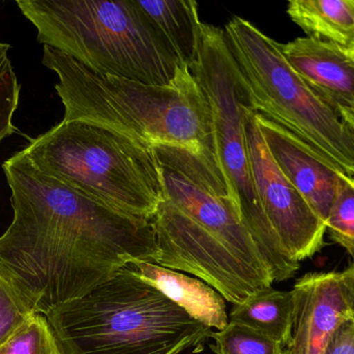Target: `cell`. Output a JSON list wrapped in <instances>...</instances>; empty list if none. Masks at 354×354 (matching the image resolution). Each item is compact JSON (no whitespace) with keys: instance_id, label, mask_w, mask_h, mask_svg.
Masks as SVG:
<instances>
[{"instance_id":"12","label":"cell","mask_w":354,"mask_h":354,"mask_svg":"<svg viewBox=\"0 0 354 354\" xmlns=\"http://www.w3.org/2000/svg\"><path fill=\"white\" fill-rule=\"evenodd\" d=\"M278 46L289 64L326 105L337 114L340 109H354L353 53L309 37Z\"/></svg>"},{"instance_id":"14","label":"cell","mask_w":354,"mask_h":354,"mask_svg":"<svg viewBox=\"0 0 354 354\" xmlns=\"http://www.w3.org/2000/svg\"><path fill=\"white\" fill-rule=\"evenodd\" d=\"M287 14L307 37L354 53V0H291Z\"/></svg>"},{"instance_id":"21","label":"cell","mask_w":354,"mask_h":354,"mask_svg":"<svg viewBox=\"0 0 354 354\" xmlns=\"http://www.w3.org/2000/svg\"><path fill=\"white\" fill-rule=\"evenodd\" d=\"M29 314L31 312L0 278V346L10 338Z\"/></svg>"},{"instance_id":"6","label":"cell","mask_w":354,"mask_h":354,"mask_svg":"<svg viewBox=\"0 0 354 354\" xmlns=\"http://www.w3.org/2000/svg\"><path fill=\"white\" fill-rule=\"evenodd\" d=\"M191 71L212 109L216 161L231 201L259 247L274 282L289 280L299 269V262L291 259L283 249L254 187L245 132V112L254 107L227 46L224 29L202 23L199 54Z\"/></svg>"},{"instance_id":"19","label":"cell","mask_w":354,"mask_h":354,"mask_svg":"<svg viewBox=\"0 0 354 354\" xmlns=\"http://www.w3.org/2000/svg\"><path fill=\"white\" fill-rule=\"evenodd\" d=\"M326 227L330 238L354 260V177H343Z\"/></svg>"},{"instance_id":"23","label":"cell","mask_w":354,"mask_h":354,"mask_svg":"<svg viewBox=\"0 0 354 354\" xmlns=\"http://www.w3.org/2000/svg\"><path fill=\"white\" fill-rule=\"evenodd\" d=\"M339 278L343 297L354 319V262L345 272L339 274Z\"/></svg>"},{"instance_id":"1","label":"cell","mask_w":354,"mask_h":354,"mask_svg":"<svg viewBox=\"0 0 354 354\" xmlns=\"http://www.w3.org/2000/svg\"><path fill=\"white\" fill-rule=\"evenodd\" d=\"M2 168L14 216L0 236V278L31 313L48 315L133 262L158 263L151 220L45 176L21 151Z\"/></svg>"},{"instance_id":"9","label":"cell","mask_w":354,"mask_h":354,"mask_svg":"<svg viewBox=\"0 0 354 354\" xmlns=\"http://www.w3.org/2000/svg\"><path fill=\"white\" fill-rule=\"evenodd\" d=\"M255 114L251 108L245 116L254 187L262 211L283 249L291 259L301 262L322 249L326 227L274 161Z\"/></svg>"},{"instance_id":"20","label":"cell","mask_w":354,"mask_h":354,"mask_svg":"<svg viewBox=\"0 0 354 354\" xmlns=\"http://www.w3.org/2000/svg\"><path fill=\"white\" fill-rule=\"evenodd\" d=\"M10 49L8 44L0 42V143L17 132L12 116L18 108L21 85L8 56Z\"/></svg>"},{"instance_id":"24","label":"cell","mask_w":354,"mask_h":354,"mask_svg":"<svg viewBox=\"0 0 354 354\" xmlns=\"http://www.w3.org/2000/svg\"><path fill=\"white\" fill-rule=\"evenodd\" d=\"M338 114L347 130L351 133L354 143V109H340Z\"/></svg>"},{"instance_id":"7","label":"cell","mask_w":354,"mask_h":354,"mask_svg":"<svg viewBox=\"0 0 354 354\" xmlns=\"http://www.w3.org/2000/svg\"><path fill=\"white\" fill-rule=\"evenodd\" d=\"M224 31L255 112L284 127L341 172L354 177L351 133L340 116L289 64L278 42L239 16L229 20Z\"/></svg>"},{"instance_id":"25","label":"cell","mask_w":354,"mask_h":354,"mask_svg":"<svg viewBox=\"0 0 354 354\" xmlns=\"http://www.w3.org/2000/svg\"><path fill=\"white\" fill-rule=\"evenodd\" d=\"M353 57H354V53H353Z\"/></svg>"},{"instance_id":"17","label":"cell","mask_w":354,"mask_h":354,"mask_svg":"<svg viewBox=\"0 0 354 354\" xmlns=\"http://www.w3.org/2000/svg\"><path fill=\"white\" fill-rule=\"evenodd\" d=\"M0 354H62L46 316L31 313L0 346Z\"/></svg>"},{"instance_id":"22","label":"cell","mask_w":354,"mask_h":354,"mask_svg":"<svg viewBox=\"0 0 354 354\" xmlns=\"http://www.w3.org/2000/svg\"><path fill=\"white\" fill-rule=\"evenodd\" d=\"M322 354H354V319L345 320L335 332Z\"/></svg>"},{"instance_id":"5","label":"cell","mask_w":354,"mask_h":354,"mask_svg":"<svg viewBox=\"0 0 354 354\" xmlns=\"http://www.w3.org/2000/svg\"><path fill=\"white\" fill-rule=\"evenodd\" d=\"M21 153L45 176L100 203L151 220L165 201L153 147L84 121H64Z\"/></svg>"},{"instance_id":"18","label":"cell","mask_w":354,"mask_h":354,"mask_svg":"<svg viewBox=\"0 0 354 354\" xmlns=\"http://www.w3.org/2000/svg\"><path fill=\"white\" fill-rule=\"evenodd\" d=\"M216 354H285L282 345L253 328L229 321L224 330L212 334Z\"/></svg>"},{"instance_id":"2","label":"cell","mask_w":354,"mask_h":354,"mask_svg":"<svg viewBox=\"0 0 354 354\" xmlns=\"http://www.w3.org/2000/svg\"><path fill=\"white\" fill-rule=\"evenodd\" d=\"M41 62L58 76L64 121L93 123L149 147L183 148L218 164L212 109L185 64L169 85H153L95 72L48 46Z\"/></svg>"},{"instance_id":"11","label":"cell","mask_w":354,"mask_h":354,"mask_svg":"<svg viewBox=\"0 0 354 354\" xmlns=\"http://www.w3.org/2000/svg\"><path fill=\"white\" fill-rule=\"evenodd\" d=\"M295 317L285 354H322L339 326L351 317L339 274H309L292 290Z\"/></svg>"},{"instance_id":"4","label":"cell","mask_w":354,"mask_h":354,"mask_svg":"<svg viewBox=\"0 0 354 354\" xmlns=\"http://www.w3.org/2000/svg\"><path fill=\"white\" fill-rule=\"evenodd\" d=\"M37 42L91 70L166 85L181 67L169 42L136 0H17Z\"/></svg>"},{"instance_id":"13","label":"cell","mask_w":354,"mask_h":354,"mask_svg":"<svg viewBox=\"0 0 354 354\" xmlns=\"http://www.w3.org/2000/svg\"><path fill=\"white\" fill-rule=\"evenodd\" d=\"M128 266L204 326L222 330L229 324L224 297L199 278L149 262L136 261Z\"/></svg>"},{"instance_id":"10","label":"cell","mask_w":354,"mask_h":354,"mask_svg":"<svg viewBox=\"0 0 354 354\" xmlns=\"http://www.w3.org/2000/svg\"><path fill=\"white\" fill-rule=\"evenodd\" d=\"M255 118L274 161L326 224L344 172L284 127L258 112Z\"/></svg>"},{"instance_id":"15","label":"cell","mask_w":354,"mask_h":354,"mask_svg":"<svg viewBox=\"0 0 354 354\" xmlns=\"http://www.w3.org/2000/svg\"><path fill=\"white\" fill-rule=\"evenodd\" d=\"M136 2L169 42L179 62L191 70L198 60L201 37L202 22L197 2L194 0H136Z\"/></svg>"},{"instance_id":"8","label":"cell","mask_w":354,"mask_h":354,"mask_svg":"<svg viewBox=\"0 0 354 354\" xmlns=\"http://www.w3.org/2000/svg\"><path fill=\"white\" fill-rule=\"evenodd\" d=\"M151 222L158 265L193 274L233 305L272 287V272L248 229L198 224L166 199Z\"/></svg>"},{"instance_id":"16","label":"cell","mask_w":354,"mask_h":354,"mask_svg":"<svg viewBox=\"0 0 354 354\" xmlns=\"http://www.w3.org/2000/svg\"><path fill=\"white\" fill-rule=\"evenodd\" d=\"M295 299L292 291L264 289L239 305H233L230 321L245 324L256 332L288 346L292 334Z\"/></svg>"},{"instance_id":"3","label":"cell","mask_w":354,"mask_h":354,"mask_svg":"<svg viewBox=\"0 0 354 354\" xmlns=\"http://www.w3.org/2000/svg\"><path fill=\"white\" fill-rule=\"evenodd\" d=\"M46 318L62 354H180L214 334L128 265Z\"/></svg>"}]
</instances>
